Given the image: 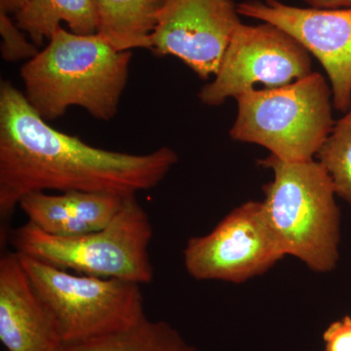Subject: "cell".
Masks as SVG:
<instances>
[{"mask_svg":"<svg viewBox=\"0 0 351 351\" xmlns=\"http://www.w3.org/2000/svg\"><path fill=\"white\" fill-rule=\"evenodd\" d=\"M172 149L145 154L108 151L53 128L12 83L0 85V216L46 191L136 195L158 186L177 164Z\"/></svg>","mask_w":351,"mask_h":351,"instance_id":"obj_1","label":"cell"},{"mask_svg":"<svg viewBox=\"0 0 351 351\" xmlns=\"http://www.w3.org/2000/svg\"><path fill=\"white\" fill-rule=\"evenodd\" d=\"M131 60V51L114 49L100 34L80 36L61 25L21 68L25 99L47 122L71 107L108 121L119 110Z\"/></svg>","mask_w":351,"mask_h":351,"instance_id":"obj_2","label":"cell"},{"mask_svg":"<svg viewBox=\"0 0 351 351\" xmlns=\"http://www.w3.org/2000/svg\"><path fill=\"white\" fill-rule=\"evenodd\" d=\"M258 164L274 172L263 205L285 256L316 274L331 272L339 258L341 213L326 170L314 159L291 162L272 154Z\"/></svg>","mask_w":351,"mask_h":351,"instance_id":"obj_3","label":"cell"},{"mask_svg":"<svg viewBox=\"0 0 351 351\" xmlns=\"http://www.w3.org/2000/svg\"><path fill=\"white\" fill-rule=\"evenodd\" d=\"M151 219L136 195L126 196L108 225L76 237H56L27 221L9 233L14 252L75 274L151 283Z\"/></svg>","mask_w":351,"mask_h":351,"instance_id":"obj_4","label":"cell"},{"mask_svg":"<svg viewBox=\"0 0 351 351\" xmlns=\"http://www.w3.org/2000/svg\"><path fill=\"white\" fill-rule=\"evenodd\" d=\"M235 100L230 137L291 162L314 159L336 124L331 86L318 73L282 87L249 90Z\"/></svg>","mask_w":351,"mask_h":351,"instance_id":"obj_5","label":"cell"},{"mask_svg":"<svg viewBox=\"0 0 351 351\" xmlns=\"http://www.w3.org/2000/svg\"><path fill=\"white\" fill-rule=\"evenodd\" d=\"M18 255L63 345L126 331L147 316L140 284L71 274Z\"/></svg>","mask_w":351,"mask_h":351,"instance_id":"obj_6","label":"cell"},{"mask_svg":"<svg viewBox=\"0 0 351 351\" xmlns=\"http://www.w3.org/2000/svg\"><path fill=\"white\" fill-rule=\"evenodd\" d=\"M285 257L263 201H248L235 208L212 232L191 237L184 249V269L198 281L246 282Z\"/></svg>","mask_w":351,"mask_h":351,"instance_id":"obj_7","label":"cell"},{"mask_svg":"<svg viewBox=\"0 0 351 351\" xmlns=\"http://www.w3.org/2000/svg\"><path fill=\"white\" fill-rule=\"evenodd\" d=\"M311 54L276 25L240 24L235 29L213 82L198 97L208 106L223 105L257 84L278 88L313 73Z\"/></svg>","mask_w":351,"mask_h":351,"instance_id":"obj_8","label":"cell"},{"mask_svg":"<svg viewBox=\"0 0 351 351\" xmlns=\"http://www.w3.org/2000/svg\"><path fill=\"white\" fill-rule=\"evenodd\" d=\"M233 0H166L156 17L151 50L179 58L207 80L218 73L240 22Z\"/></svg>","mask_w":351,"mask_h":351,"instance_id":"obj_9","label":"cell"},{"mask_svg":"<svg viewBox=\"0 0 351 351\" xmlns=\"http://www.w3.org/2000/svg\"><path fill=\"white\" fill-rule=\"evenodd\" d=\"M239 15L280 27L322 64L331 83L332 106L348 112L351 99V8H301L279 0H249Z\"/></svg>","mask_w":351,"mask_h":351,"instance_id":"obj_10","label":"cell"},{"mask_svg":"<svg viewBox=\"0 0 351 351\" xmlns=\"http://www.w3.org/2000/svg\"><path fill=\"white\" fill-rule=\"evenodd\" d=\"M0 341L5 351H57L63 345L14 251L0 258Z\"/></svg>","mask_w":351,"mask_h":351,"instance_id":"obj_11","label":"cell"},{"mask_svg":"<svg viewBox=\"0 0 351 351\" xmlns=\"http://www.w3.org/2000/svg\"><path fill=\"white\" fill-rule=\"evenodd\" d=\"M98 31L114 49H151L157 14L166 0H93Z\"/></svg>","mask_w":351,"mask_h":351,"instance_id":"obj_12","label":"cell"},{"mask_svg":"<svg viewBox=\"0 0 351 351\" xmlns=\"http://www.w3.org/2000/svg\"><path fill=\"white\" fill-rule=\"evenodd\" d=\"M80 36H90L98 31V14L93 0H29L16 15V24L39 46L61 27Z\"/></svg>","mask_w":351,"mask_h":351,"instance_id":"obj_13","label":"cell"},{"mask_svg":"<svg viewBox=\"0 0 351 351\" xmlns=\"http://www.w3.org/2000/svg\"><path fill=\"white\" fill-rule=\"evenodd\" d=\"M57 351H199L176 328L145 316L136 326L80 343L62 345Z\"/></svg>","mask_w":351,"mask_h":351,"instance_id":"obj_14","label":"cell"},{"mask_svg":"<svg viewBox=\"0 0 351 351\" xmlns=\"http://www.w3.org/2000/svg\"><path fill=\"white\" fill-rule=\"evenodd\" d=\"M19 207L29 219L27 221L49 234L68 237L94 232L76 218L64 193L57 195L29 193L21 199Z\"/></svg>","mask_w":351,"mask_h":351,"instance_id":"obj_15","label":"cell"},{"mask_svg":"<svg viewBox=\"0 0 351 351\" xmlns=\"http://www.w3.org/2000/svg\"><path fill=\"white\" fill-rule=\"evenodd\" d=\"M315 157L331 178L336 195L351 209V119L336 122Z\"/></svg>","mask_w":351,"mask_h":351,"instance_id":"obj_16","label":"cell"},{"mask_svg":"<svg viewBox=\"0 0 351 351\" xmlns=\"http://www.w3.org/2000/svg\"><path fill=\"white\" fill-rule=\"evenodd\" d=\"M0 34L1 56L8 63L29 61L39 53L38 46L27 40L25 32L4 13H0Z\"/></svg>","mask_w":351,"mask_h":351,"instance_id":"obj_17","label":"cell"},{"mask_svg":"<svg viewBox=\"0 0 351 351\" xmlns=\"http://www.w3.org/2000/svg\"><path fill=\"white\" fill-rule=\"evenodd\" d=\"M324 351H351V316L332 322L323 332Z\"/></svg>","mask_w":351,"mask_h":351,"instance_id":"obj_18","label":"cell"},{"mask_svg":"<svg viewBox=\"0 0 351 351\" xmlns=\"http://www.w3.org/2000/svg\"><path fill=\"white\" fill-rule=\"evenodd\" d=\"M309 6L318 9L351 8V0H304Z\"/></svg>","mask_w":351,"mask_h":351,"instance_id":"obj_19","label":"cell"},{"mask_svg":"<svg viewBox=\"0 0 351 351\" xmlns=\"http://www.w3.org/2000/svg\"><path fill=\"white\" fill-rule=\"evenodd\" d=\"M29 0H0V13L10 16L11 14L17 15L25 8Z\"/></svg>","mask_w":351,"mask_h":351,"instance_id":"obj_20","label":"cell"},{"mask_svg":"<svg viewBox=\"0 0 351 351\" xmlns=\"http://www.w3.org/2000/svg\"><path fill=\"white\" fill-rule=\"evenodd\" d=\"M345 117H348V119H351V99L350 108H348V112L346 113Z\"/></svg>","mask_w":351,"mask_h":351,"instance_id":"obj_21","label":"cell"}]
</instances>
